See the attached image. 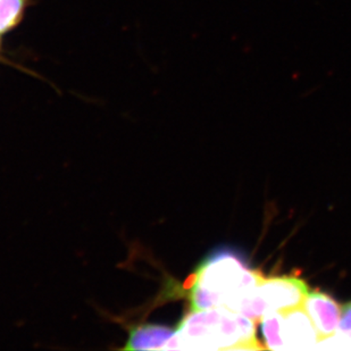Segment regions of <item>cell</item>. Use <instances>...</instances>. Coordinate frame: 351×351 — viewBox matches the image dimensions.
<instances>
[{"mask_svg":"<svg viewBox=\"0 0 351 351\" xmlns=\"http://www.w3.org/2000/svg\"><path fill=\"white\" fill-rule=\"evenodd\" d=\"M256 322L226 307L190 311L173 331L167 350H262Z\"/></svg>","mask_w":351,"mask_h":351,"instance_id":"obj_1","label":"cell"},{"mask_svg":"<svg viewBox=\"0 0 351 351\" xmlns=\"http://www.w3.org/2000/svg\"><path fill=\"white\" fill-rule=\"evenodd\" d=\"M263 278L238 252L223 249L207 257L186 280L190 311L226 307L232 311L239 299Z\"/></svg>","mask_w":351,"mask_h":351,"instance_id":"obj_2","label":"cell"},{"mask_svg":"<svg viewBox=\"0 0 351 351\" xmlns=\"http://www.w3.org/2000/svg\"><path fill=\"white\" fill-rule=\"evenodd\" d=\"M308 292V285L302 278L263 275L258 283L239 299L232 311L257 323L269 313L302 307Z\"/></svg>","mask_w":351,"mask_h":351,"instance_id":"obj_3","label":"cell"},{"mask_svg":"<svg viewBox=\"0 0 351 351\" xmlns=\"http://www.w3.org/2000/svg\"><path fill=\"white\" fill-rule=\"evenodd\" d=\"M262 332L271 350H317L319 337L302 306L265 315Z\"/></svg>","mask_w":351,"mask_h":351,"instance_id":"obj_4","label":"cell"},{"mask_svg":"<svg viewBox=\"0 0 351 351\" xmlns=\"http://www.w3.org/2000/svg\"><path fill=\"white\" fill-rule=\"evenodd\" d=\"M302 307L312 319L319 341L335 335L341 317V307L335 299L319 290L308 292Z\"/></svg>","mask_w":351,"mask_h":351,"instance_id":"obj_5","label":"cell"},{"mask_svg":"<svg viewBox=\"0 0 351 351\" xmlns=\"http://www.w3.org/2000/svg\"><path fill=\"white\" fill-rule=\"evenodd\" d=\"M173 331V328H166L164 325H141L131 332L124 349L167 350Z\"/></svg>","mask_w":351,"mask_h":351,"instance_id":"obj_6","label":"cell"},{"mask_svg":"<svg viewBox=\"0 0 351 351\" xmlns=\"http://www.w3.org/2000/svg\"><path fill=\"white\" fill-rule=\"evenodd\" d=\"M318 350H351V302L341 306V317L335 335L318 342Z\"/></svg>","mask_w":351,"mask_h":351,"instance_id":"obj_7","label":"cell"},{"mask_svg":"<svg viewBox=\"0 0 351 351\" xmlns=\"http://www.w3.org/2000/svg\"><path fill=\"white\" fill-rule=\"evenodd\" d=\"M30 3L31 0H0V36L20 25Z\"/></svg>","mask_w":351,"mask_h":351,"instance_id":"obj_8","label":"cell"},{"mask_svg":"<svg viewBox=\"0 0 351 351\" xmlns=\"http://www.w3.org/2000/svg\"><path fill=\"white\" fill-rule=\"evenodd\" d=\"M0 46H1V43H0Z\"/></svg>","mask_w":351,"mask_h":351,"instance_id":"obj_9","label":"cell"}]
</instances>
